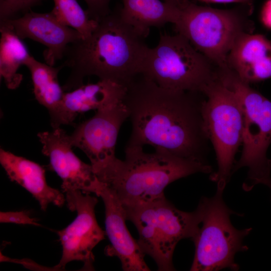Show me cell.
<instances>
[{"label": "cell", "instance_id": "obj_13", "mask_svg": "<svg viewBox=\"0 0 271 271\" xmlns=\"http://www.w3.org/2000/svg\"><path fill=\"white\" fill-rule=\"evenodd\" d=\"M2 21L9 24L21 39H30L47 47L43 56L45 62L52 66L64 57L70 44L83 39L79 32L60 23L51 12L30 11L20 18Z\"/></svg>", "mask_w": 271, "mask_h": 271}, {"label": "cell", "instance_id": "obj_15", "mask_svg": "<svg viewBox=\"0 0 271 271\" xmlns=\"http://www.w3.org/2000/svg\"><path fill=\"white\" fill-rule=\"evenodd\" d=\"M126 87L117 83L100 80L96 83L83 84L64 92L57 115L51 122L53 128L72 123L80 114L97 110L122 101Z\"/></svg>", "mask_w": 271, "mask_h": 271}, {"label": "cell", "instance_id": "obj_2", "mask_svg": "<svg viewBox=\"0 0 271 271\" xmlns=\"http://www.w3.org/2000/svg\"><path fill=\"white\" fill-rule=\"evenodd\" d=\"M144 39L122 18L119 10L102 18L88 38L68 47L62 65L70 72L64 91L83 84L88 76L126 87L141 74L149 49Z\"/></svg>", "mask_w": 271, "mask_h": 271}, {"label": "cell", "instance_id": "obj_21", "mask_svg": "<svg viewBox=\"0 0 271 271\" xmlns=\"http://www.w3.org/2000/svg\"><path fill=\"white\" fill-rule=\"evenodd\" d=\"M51 13L61 24L80 33L82 39L88 38L96 29L98 21L92 19L77 0H53Z\"/></svg>", "mask_w": 271, "mask_h": 271}, {"label": "cell", "instance_id": "obj_18", "mask_svg": "<svg viewBox=\"0 0 271 271\" xmlns=\"http://www.w3.org/2000/svg\"><path fill=\"white\" fill-rule=\"evenodd\" d=\"M119 9L122 18L146 38L152 27H161L173 23L172 4L160 0H122Z\"/></svg>", "mask_w": 271, "mask_h": 271}, {"label": "cell", "instance_id": "obj_27", "mask_svg": "<svg viewBox=\"0 0 271 271\" xmlns=\"http://www.w3.org/2000/svg\"><path fill=\"white\" fill-rule=\"evenodd\" d=\"M267 187H268L270 189V190H271V183L269 184L267 186Z\"/></svg>", "mask_w": 271, "mask_h": 271}, {"label": "cell", "instance_id": "obj_25", "mask_svg": "<svg viewBox=\"0 0 271 271\" xmlns=\"http://www.w3.org/2000/svg\"><path fill=\"white\" fill-rule=\"evenodd\" d=\"M261 20L264 26L271 29V0H267L261 12Z\"/></svg>", "mask_w": 271, "mask_h": 271}, {"label": "cell", "instance_id": "obj_5", "mask_svg": "<svg viewBox=\"0 0 271 271\" xmlns=\"http://www.w3.org/2000/svg\"><path fill=\"white\" fill-rule=\"evenodd\" d=\"M218 78L236 96L242 113V150L232 173L248 168L242 185L245 191L271 183V160L266 152L271 144V101L242 81L228 66L219 68Z\"/></svg>", "mask_w": 271, "mask_h": 271}, {"label": "cell", "instance_id": "obj_19", "mask_svg": "<svg viewBox=\"0 0 271 271\" xmlns=\"http://www.w3.org/2000/svg\"><path fill=\"white\" fill-rule=\"evenodd\" d=\"M29 70L35 97L48 110L52 122L56 118L64 91L59 82L58 73L63 65L55 67L40 62L33 56L25 65Z\"/></svg>", "mask_w": 271, "mask_h": 271}, {"label": "cell", "instance_id": "obj_24", "mask_svg": "<svg viewBox=\"0 0 271 271\" xmlns=\"http://www.w3.org/2000/svg\"><path fill=\"white\" fill-rule=\"evenodd\" d=\"M84 1L87 6L86 11L92 19L98 21L111 13L109 9V3L111 0Z\"/></svg>", "mask_w": 271, "mask_h": 271}, {"label": "cell", "instance_id": "obj_16", "mask_svg": "<svg viewBox=\"0 0 271 271\" xmlns=\"http://www.w3.org/2000/svg\"><path fill=\"white\" fill-rule=\"evenodd\" d=\"M227 64L248 84L271 78V42L260 34H241L228 53Z\"/></svg>", "mask_w": 271, "mask_h": 271}, {"label": "cell", "instance_id": "obj_6", "mask_svg": "<svg viewBox=\"0 0 271 271\" xmlns=\"http://www.w3.org/2000/svg\"><path fill=\"white\" fill-rule=\"evenodd\" d=\"M218 67L182 35L161 34L149 48L141 74L169 89L203 93L218 78Z\"/></svg>", "mask_w": 271, "mask_h": 271}, {"label": "cell", "instance_id": "obj_9", "mask_svg": "<svg viewBox=\"0 0 271 271\" xmlns=\"http://www.w3.org/2000/svg\"><path fill=\"white\" fill-rule=\"evenodd\" d=\"M202 115L205 131L212 144L218 169L210 179L223 192L229 181L235 156L242 142V113L235 94L219 78L204 89Z\"/></svg>", "mask_w": 271, "mask_h": 271}, {"label": "cell", "instance_id": "obj_26", "mask_svg": "<svg viewBox=\"0 0 271 271\" xmlns=\"http://www.w3.org/2000/svg\"><path fill=\"white\" fill-rule=\"evenodd\" d=\"M208 3H236L240 4H253L252 0H198Z\"/></svg>", "mask_w": 271, "mask_h": 271}, {"label": "cell", "instance_id": "obj_12", "mask_svg": "<svg viewBox=\"0 0 271 271\" xmlns=\"http://www.w3.org/2000/svg\"><path fill=\"white\" fill-rule=\"evenodd\" d=\"M38 137L42 145V153L49 158L51 168L62 180L64 193L79 190L84 194L99 197L104 186L91 164L81 161L73 152L69 135L61 128L40 132Z\"/></svg>", "mask_w": 271, "mask_h": 271}, {"label": "cell", "instance_id": "obj_4", "mask_svg": "<svg viewBox=\"0 0 271 271\" xmlns=\"http://www.w3.org/2000/svg\"><path fill=\"white\" fill-rule=\"evenodd\" d=\"M173 6V24L177 34L187 39L218 67L227 66V58L235 41L242 33H252L249 19L253 4L228 10L197 5L190 0H166Z\"/></svg>", "mask_w": 271, "mask_h": 271}, {"label": "cell", "instance_id": "obj_3", "mask_svg": "<svg viewBox=\"0 0 271 271\" xmlns=\"http://www.w3.org/2000/svg\"><path fill=\"white\" fill-rule=\"evenodd\" d=\"M124 152V160L116 158L95 172L99 181L115 192L124 208L164 197L166 187L179 179L212 172L207 163L180 158L163 150L149 153L143 147L126 146Z\"/></svg>", "mask_w": 271, "mask_h": 271}, {"label": "cell", "instance_id": "obj_20", "mask_svg": "<svg viewBox=\"0 0 271 271\" xmlns=\"http://www.w3.org/2000/svg\"><path fill=\"white\" fill-rule=\"evenodd\" d=\"M0 22V75L9 89H15L23 79L18 70L32 56L12 28L5 22Z\"/></svg>", "mask_w": 271, "mask_h": 271}, {"label": "cell", "instance_id": "obj_8", "mask_svg": "<svg viewBox=\"0 0 271 271\" xmlns=\"http://www.w3.org/2000/svg\"><path fill=\"white\" fill-rule=\"evenodd\" d=\"M223 192L217 191L211 197H202L196 208L199 216L197 231L191 239L195 254L190 270H238L235 255L248 248L243 244L251 228L239 230L231 224L230 216L238 214L225 204ZM241 216V214H238Z\"/></svg>", "mask_w": 271, "mask_h": 271}, {"label": "cell", "instance_id": "obj_17", "mask_svg": "<svg viewBox=\"0 0 271 271\" xmlns=\"http://www.w3.org/2000/svg\"><path fill=\"white\" fill-rule=\"evenodd\" d=\"M0 163L10 180L31 194L43 211H46L50 204L64 205L63 194L48 184L45 170L39 164L2 148Z\"/></svg>", "mask_w": 271, "mask_h": 271}, {"label": "cell", "instance_id": "obj_1", "mask_svg": "<svg viewBox=\"0 0 271 271\" xmlns=\"http://www.w3.org/2000/svg\"><path fill=\"white\" fill-rule=\"evenodd\" d=\"M205 95L162 87L142 74L126 86L123 102L131 124L126 146L150 145L175 156L207 163L202 115Z\"/></svg>", "mask_w": 271, "mask_h": 271}, {"label": "cell", "instance_id": "obj_11", "mask_svg": "<svg viewBox=\"0 0 271 271\" xmlns=\"http://www.w3.org/2000/svg\"><path fill=\"white\" fill-rule=\"evenodd\" d=\"M127 118V109L123 101H120L96 110L93 116L79 124L69 135L73 147L85 154L95 173L117 158L118 134Z\"/></svg>", "mask_w": 271, "mask_h": 271}, {"label": "cell", "instance_id": "obj_23", "mask_svg": "<svg viewBox=\"0 0 271 271\" xmlns=\"http://www.w3.org/2000/svg\"><path fill=\"white\" fill-rule=\"evenodd\" d=\"M0 222L41 226L37 220L31 217L30 213L26 211L1 212Z\"/></svg>", "mask_w": 271, "mask_h": 271}, {"label": "cell", "instance_id": "obj_22", "mask_svg": "<svg viewBox=\"0 0 271 271\" xmlns=\"http://www.w3.org/2000/svg\"><path fill=\"white\" fill-rule=\"evenodd\" d=\"M43 0H0V21L12 19L20 12H28Z\"/></svg>", "mask_w": 271, "mask_h": 271}, {"label": "cell", "instance_id": "obj_14", "mask_svg": "<svg viewBox=\"0 0 271 271\" xmlns=\"http://www.w3.org/2000/svg\"><path fill=\"white\" fill-rule=\"evenodd\" d=\"M99 197L104 204L105 233L110 242L106 254L117 257L124 271L150 270L145 254L127 228L124 209L115 192L104 185Z\"/></svg>", "mask_w": 271, "mask_h": 271}, {"label": "cell", "instance_id": "obj_7", "mask_svg": "<svg viewBox=\"0 0 271 271\" xmlns=\"http://www.w3.org/2000/svg\"><path fill=\"white\" fill-rule=\"evenodd\" d=\"M123 208L126 220L137 229V241L143 252L153 258L159 270H175L172 259L177 243L184 238L192 239L197 231L196 209L192 212L180 210L165 196Z\"/></svg>", "mask_w": 271, "mask_h": 271}, {"label": "cell", "instance_id": "obj_10", "mask_svg": "<svg viewBox=\"0 0 271 271\" xmlns=\"http://www.w3.org/2000/svg\"><path fill=\"white\" fill-rule=\"evenodd\" d=\"M65 200L69 209L76 211L75 219L67 227L57 231L62 254L55 269H64L72 261L83 262V269L94 270L92 250L104 239L105 232L98 225L95 214L97 199L79 190L67 191Z\"/></svg>", "mask_w": 271, "mask_h": 271}]
</instances>
